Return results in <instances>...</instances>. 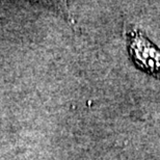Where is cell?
<instances>
[{"instance_id": "cell-1", "label": "cell", "mask_w": 160, "mask_h": 160, "mask_svg": "<svg viewBox=\"0 0 160 160\" xmlns=\"http://www.w3.org/2000/svg\"><path fill=\"white\" fill-rule=\"evenodd\" d=\"M130 53L134 62L143 70L160 71V50L142 34L133 32L130 39Z\"/></svg>"}]
</instances>
